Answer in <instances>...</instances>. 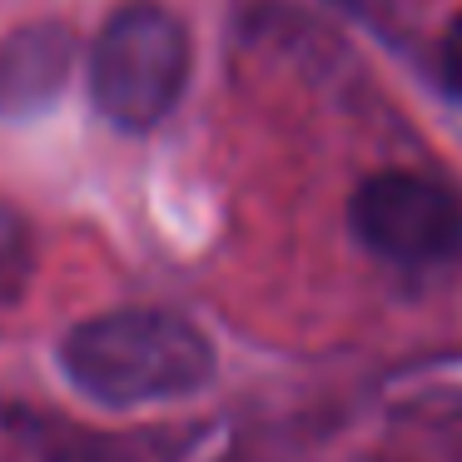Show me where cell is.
Instances as JSON below:
<instances>
[{
	"mask_svg": "<svg viewBox=\"0 0 462 462\" xmlns=\"http://www.w3.org/2000/svg\"><path fill=\"white\" fill-rule=\"evenodd\" d=\"M51 462H144V457L120 438H75L65 448H55Z\"/></svg>",
	"mask_w": 462,
	"mask_h": 462,
	"instance_id": "obj_5",
	"label": "cell"
},
{
	"mask_svg": "<svg viewBox=\"0 0 462 462\" xmlns=\"http://www.w3.org/2000/svg\"><path fill=\"white\" fill-rule=\"evenodd\" d=\"M353 234L388 263H438L462 244V199L412 170H383L348 204Z\"/></svg>",
	"mask_w": 462,
	"mask_h": 462,
	"instance_id": "obj_3",
	"label": "cell"
},
{
	"mask_svg": "<svg viewBox=\"0 0 462 462\" xmlns=\"http://www.w3.org/2000/svg\"><path fill=\"white\" fill-rule=\"evenodd\" d=\"M442 75H448V85L462 95V15L448 25V41H442Z\"/></svg>",
	"mask_w": 462,
	"mask_h": 462,
	"instance_id": "obj_6",
	"label": "cell"
},
{
	"mask_svg": "<svg viewBox=\"0 0 462 462\" xmlns=\"http://www.w3.org/2000/svg\"><path fill=\"white\" fill-rule=\"evenodd\" d=\"M75 70V31L60 21L21 25L0 41V115L25 120L65 90Z\"/></svg>",
	"mask_w": 462,
	"mask_h": 462,
	"instance_id": "obj_4",
	"label": "cell"
},
{
	"mask_svg": "<svg viewBox=\"0 0 462 462\" xmlns=\"http://www.w3.org/2000/svg\"><path fill=\"white\" fill-rule=\"evenodd\" d=\"M189 85V31L180 15L130 0L105 21L90 51L95 110L120 130H154Z\"/></svg>",
	"mask_w": 462,
	"mask_h": 462,
	"instance_id": "obj_2",
	"label": "cell"
},
{
	"mask_svg": "<svg viewBox=\"0 0 462 462\" xmlns=\"http://www.w3.org/2000/svg\"><path fill=\"white\" fill-rule=\"evenodd\" d=\"M65 378L105 408L189 398L214 378V343L170 309H110L60 343Z\"/></svg>",
	"mask_w": 462,
	"mask_h": 462,
	"instance_id": "obj_1",
	"label": "cell"
}]
</instances>
